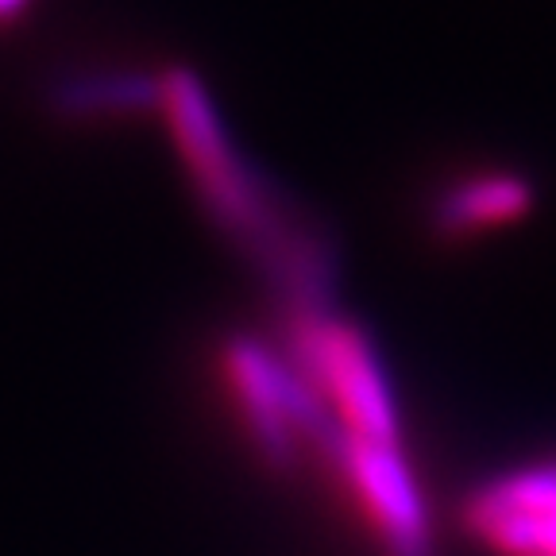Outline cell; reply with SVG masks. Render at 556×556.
<instances>
[{
	"label": "cell",
	"mask_w": 556,
	"mask_h": 556,
	"mask_svg": "<svg viewBox=\"0 0 556 556\" xmlns=\"http://www.w3.org/2000/svg\"><path fill=\"white\" fill-rule=\"evenodd\" d=\"M159 116L205 217L248 255L282 313L332 309L340 263L329 232L243 155L198 74L182 66L163 70Z\"/></svg>",
	"instance_id": "obj_1"
},
{
	"label": "cell",
	"mask_w": 556,
	"mask_h": 556,
	"mask_svg": "<svg viewBox=\"0 0 556 556\" xmlns=\"http://www.w3.org/2000/svg\"><path fill=\"white\" fill-rule=\"evenodd\" d=\"M220 382L240 417L255 456L278 476H294L302 464L329 468L344 429L313 394L282 344L260 337H228L220 344Z\"/></svg>",
	"instance_id": "obj_2"
},
{
	"label": "cell",
	"mask_w": 556,
	"mask_h": 556,
	"mask_svg": "<svg viewBox=\"0 0 556 556\" xmlns=\"http://www.w3.org/2000/svg\"><path fill=\"white\" fill-rule=\"evenodd\" d=\"M27 4H31V0H0V24H12V20H20L27 12Z\"/></svg>",
	"instance_id": "obj_8"
},
{
	"label": "cell",
	"mask_w": 556,
	"mask_h": 556,
	"mask_svg": "<svg viewBox=\"0 0 556 556\" xmlns=\"http://www.w3.org/2000/svg\"><path fill=\"white\" fill-rule=\"evenodd\" d=\"M464 521L498 556H556V460L506 471L471 491Z\"/></svg>",
	"instance_id": "obj_5"
},
{
	"label": "cell",
	"mask_w": 556,
	"mask_h": 556,
	"mask_svg": "<svg viewBox=\"0 0 556 556\" xmlns=\"http://www.w3.org/2000/svg\"><path fill=\"white\" fill-rule=\"evenodd\" d=\"M325 471L352 498L379 541L382 556H437L426 491L417 483L402 444H371L344 433Z\"/></svg>",
	"instance_id": "obj_4"
},
{
	"label": "cell",
	"mask_w": 556,
	"mask_h": 556,
	"mask_svg": "<svg viewBox=\"0 0 556 556\" xmlns=\"http://www.w3.org/2000/svg\"><path fill=\"white\" fill-rule=\"evenodd\" d=\"M54 113L66 121H128L159 113L163 74L139 70H81L51 89Z\"/></svg>",
	"instance_id": "obj_7"
},
{
	"label": "cell",
	"mask_w": 556,
	"mask_h": 556,
	"mask_svg": "<svg viewBox=\"0 0 556 556\" xmlns=\"http://www.w3.org/2000/svg\"><path fill=\"white\" fill-rule=\"evenodd\" d=\"M282 352L356 441L402 444V409L371 337L337 309L282 313Z\"/></svg>",
	"instance_id": "obj_3"
},
{
	"label": "cell",
	"mask_w": 556,
	"mask_h": 556,
	"mask_svg": "<svg viewBox=\"0 0 556 556\" xmlns=\"http://www.w3.org/2000/svg\"><path fill=\"white\" fill-rule=\"evenodd\" d=\"M533 205V190L521 174L510 170H476L437 198L433 228L444 240H468V236L491 232L498 225L526 217Z\"/></svg>",
	"instance_id": "obj_6"
}]
</instances>
